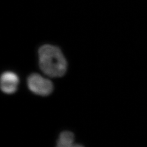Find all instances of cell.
I'll list each match as a JSON object with an SVG mask.
<instances>
[{"instance_id": "cell-1", "label": "cell", "mask_w": 147, "mask_h": 147, "mask_svg": "<svg viewBox=\"0 0 147 147\" xmlns=\"http://www.w3.org/2000/svg\"><path fill=\"white\" fill-rule=\"evenodd\" d=\"M39 67L42 72L51 78L62 77L67 69V62L58 47L45 44L38 51Z\"/></svg>"}, {"instance_id": "cell-2", "label": "cell", "mask_w": 147, "mask_h": 147, "mask_svg": "<svg viewBox=\"0 0 147 147\" xmlns=\"http://www.w3.org/2000/svg\"><path fill=\"white\" fill-rule=\"evenodd\" d=\"M27 84L29 89L36 94L47 96L53 92L51 81L44 79L38 74H32L28 77Z\"/></svg>"}, {"instance_id": "cell-3", "label": "cell", "mask_w": 147, "mask_h": 147, "mask_svg": "<svg viewBox=\"0 0 147 147\" xmlns=\"http://www.w3.org/2000/svg\"><path fill=\"white\" fill-rule=\"evenodd\" d=\"M19 84L18 75L13 72L7 71L2 74L1 78V88L7 94H13L17 90Z\"/></svg>"}, {"instance_id": "cell-4", "label": "cell", "mask_w": 147, "mask_h": 147, "mask_svg": "<svg viewBox=\"0 0 147 147\" xmlns=\"http://www.w3.org/2000/svg\"><path fill=\"white\" fill-rule=\"evenodd\" d=\"M74 135L70 131L62 132L59 137L57 146L59 147H74Z\"/></svg>"}]
</instances>
